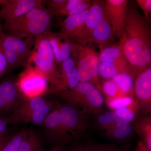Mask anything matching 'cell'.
Returning a JSON list of instances; mask_svg holds the SVG:
<instances>
[{"label": "cell", "instance_id": "ac0fdd59", "mask_svg": "<svg viewBox=\"0 0 151 151\" xmlns=\"http://www.w3.org/2000/svg\"><path fill=\"white\" fill-rule=\"evenodd\" d=\"M48 100L42 97H39L26 100L9 117L10 124H21L24 117L33 113L45 104Z\"/></svg>", "mask_w": 151, "mask_h": 151}, {"label": "cell", "instance_id": "f1b7e54d", "mask_svg": "<svg viewBox=\"0 0 151 151\" xmlns=\"http://www.w3.org/2000/svg\"><path fill=\"white\" fill-rule=\"evenodd\" d=\"M134 103V100L130 97H115L112 98L108 102V106L115 110L125 107H129Z\"/></svg>", "mask_w": 151, "mask_h": 151}, {"label": "cell", "instance_id": "74e56055", "mask_svg": "<svg viewBox=\"0 0 151 151\" xmlns=\"http://www.w3.org/2000/svg\"><path fill=\"white\" fill-rule=\"evenodd\" d=\"M104 114L109 122L110 125V128H111L115 124L118 118L116 116L114 111H106Z\"/></svg>", "mask_w": 151, "mask_h": 151}, {"label": "cell", "instance_id": "836d02e7", "mask_svg": "<svg viewBox=\"0 0 151 151\" xmlns=\"http://www.w3.org/2000/svg\"><path fill=\"white\" fill-rule=\"evenodd\" d=\"M90 151H124L118 147L112 145H92L89 146Z\"/></svg>", "mask_w": 151, "mask_h": 151}, {"label": "cell", "instance_id": "f546056e", "mask_svg": "<svg viewBox=\"0 0 151 151\" xmlns=\"http://www.w3.org/2000/svg\"><path fill=\"white\" fill-rule=\"evenodd\" d=\"M114 112L118 118L128 123L134 122L136 118L134 112L128 107L117 109L114 111Z\"/></svg>", "mask_w": 151, "mask_h": 151}, {"label": "cell", "instance_id": "277c9868", "mask_svg": "<svg viewBox=\"0 0 151 151\" xmlns=\"http://www.w3.org/2000/svg\"><path fill=\"white\" fill-rule=\"evenodd\" d=\"M35 44V37L20 39L4 34L0 39V48L4 54L9 72L24 65Z\"/></svg>", "mask_w": 151, "mask_h": 151}, {"label": "cell", "instance_id": "e575fe53", "mask_svg": "<svg viewBox=\"0 0 151 151\" xmlns=\"http://www.w3.org/2000/svg\"><path fill=\"white\" fill-rule=\"evenodd\" d=\"M136 2L142 10L143 13L145 15L144 16L148 21L150 22V16L151 13V0H137Z\"/></svg>", "mask_w": 151, "mask_h": 151}, {"label": "cell", "instance_id": "ba28073f", "mask_svg": "<svg viewBox=\"0 0 151 151\" xmlns=\"http://www.w3.org/2000/svg\"><path fill=\"white\" fill-rule=\"evenodd\" d=\"M26 100L16 82L10 79L0 83V117H9Z\"/></svg>", "mask_w": 151, "mask_h": 151}, {"label": "cell", "instance_id": "83f0119b", "mask_svg": "<svg viewBox=\"0 0 151 151\" xmlns=\"http://www.w3.org/2000/svg\"><path fill=\"white\" fill-rule=\"evenodd\" d=\"M28 130L23 129L9 140L1 151H17L27 135Z\"/></svg>", "mask_w": 151, "mask_h": 151}, {"label": "cell", "instance_id": "e0dca14e", "mask_svg": "<svg viewBox=\"0 0 151 151\" xmlns=\"http://www.w3.org/2000/svg\"><path fill=\"white\" fill-rule=\"evenodd\" d=\"M95 85L89 82L80 83L75 88L59 93L66 103L76 107L81 104L87 94L96 89Z\"/></svg>", "mask_w": 151, "mask_h": 151}, {"label": "cell", "instance_id": "1f68e13d", "mask_svg": "<svg viewBox=\"0 0 151 151\" xmlns=\"http://www.w3.org/2000/svg\"><path fill=\"white\" fill-rule=\"evenodd\" d=\"M102 89L106 95L111 97V99L115 98L119 90L116 84L112 80L105 81L102 86Z\"/></svg>", "mask_w": 151, "mask_h": 151}, {"label": "cell", "instance_id": "f35d334b", "mask_svg": "<svg viewBox=\"0 0 151 151\" xmlns=\"http://www.w3.org/2000/svg\"><path fill=\"white\" fill-rule=\"evenodd\" d=\"M10 124L8 117L0 118V134L7 130V126Z\"/></svg>", "mask_w": 151, "mask_h": 151}, {"label": "cell", "instance_id": "f6af8a7d", "mask_svg": "<svg viewBox=\"0 0 151 151\" xmlns=\"http://www.w3.org/2000/svg\"><path fill=\"white\" fill-rule=\"evenodd\" d=\"M4 33L3 32V29H2L0 25V39H1V38L4 35Z\"/></svg>", "mask_w": 151, "mask_h": 151}, {"label": "cell", "instance_id": "4dcf8cb0", "mask_svg": "<svg viewBox=\"0 0 151 151\" xmlns=\"http://www.w3.org/2000/svg\"><path fill=\"white\" fill-rule=\"evenodd\" d=\"M67 0H50L47 1V9H46L52 16L58 14L65 6Z\"/></svg>", "mask_w": 151, "mask_h": 151}, {"label": "cell", "instance_id": "ab89813d", "mask_svg": "<svg viewBox=\"0 0 151 151\" xmlns=\"http://www.w3.org/2000/svg\"><path fill=\"white\" fill-rule=\"evenodd\" d=\"M134 151H151L146 147L141 140L138 142L137 147Z\"/></svg>", "mask_w": 151, "mask_h": 151}, {"label": "cell", "instance_id": "7c38bea8", "mask_svg": "<svg viewBox=\"0 0 151 151\" xmlns=\"http://www.w3.org/2000/svg\"><path fill=\"white\" fill-rule=\"evenodd\" d=\"M0 19L9 21L35 8L43 7L41 0H0Z\"/></svg>", "mask_w": 151, "mask_h": 151}, {"label": "cell", "instance_id": "8d00e7d4", "mask_svg": "<svg viewBox=\"0 0 151 151\" xmlns=\"http://www.w3.org/2000/svg\"><path fill=\"white\" fill-rule=\"evenodd\" d=\"M7 62L4 54L0 48V77L6 71Z\"/></svg>", "mask_w": 151, "mask_h": 151}, {"label": "cell", "instance_id": "ee69618b", "mask_svg": "<svg viewBox=\"0 0 151 151\" xmlns=\"http://www.w3.org/2000/svg\"><path fill=\"white\" fill-rule=\"evenodd\" d=\"M63 147H59V146H56L54 149L50 150L49 151H63Z\"/></svg>", "mask_w": 151, "mask_h": 151}, {"label": "cell", "instance_id": "4fadbf2b", "mask_svg": "<svg viewBox=\"0 0 151 151\" xmlns=\"http://www.w3.org/2000/svg\"><path fill=\"white\" fill-rule=\"evenodd\" d=\"M44 35L51 45L57 63L63 62L72 55L76 42L60 32H48Z\"/></svg>", "mask_w": 151, "mask_h": 151}, {"label": "cell", "instance_id": "d6a6232c", "mask_svg": "<svg viewBox=\"0 0 151 151\" xmlns=\"http://www.w3.org/2000/svg\"><path fill=\"white\" fill-rule=\"evenodd\" d=\"M84 0H67V3L63 9L58 14L69 15L71 12L73 10L81 3L83 2Z\"/></svg>", "mask_w": 151, "mask_h": 151}, {"label": "cell", "instance_id": "7402d4cb", "mask_svg": "<svg viewBox=\"0 0 151 151\" xmlns=\"http://www.w3.org/2000/svg\"><path fill=\"white\" fill-rule=\"evenodd\" d=\"M133 129L130 123L118 118L114 125L107 131V135L116 140L126 141L132 134Z\"/></svg>", "mask_w": 151, "mask_h": 151}, {"label": "cell", "instance_id": "3957f363", "mask_svg": "<svg viewBox=\"0 0 151 151\" xmlns=\"http://www.w3.org/2000/svg\"><path fill=\"white\" fill-rule=\"evenodd\" d=\"M52 16L44 7L35 8L16 18L4 22L8 35L19 38L35 37L50 32Z\"/></svg>", "mask_w": 151, "mask_h": 151}, {"label": "cell", "instance_id": "9a60e30c", "mask_svg": "<svg viewBox=\"0 0 151 151\" xmlns=\"http://www.w3.org/2000/svg\"><path fill=\"white\" fill-rule=\"evenodd\" d=\"M106 16L105 1H93L86 14L85 28L81 39L77 42L89 37L93 30Z\"/></svg>", "mask_w": 151, "mask_h": 151}, {"label": "cell", "instance_id": "5b68a950", "mask_svg": "<svg viewBox=\"0 0 151 151\" xmlns=\"http://www.w3.org/2000/svg\"><path fill=\"white\" fill-rule=\"evenodd\" d=\"M72 55L76 60L80 83L89 82L101 88L98 81L99 53L86 44L76 42Z\"/></svg>", "mask_w": 151, "mask_h": 151}, {"label": "cell", "instance_id": "5bb4252c", "mask_svg": "<svg viewBox=\"0 0 151 151\" xmlns=\"http://www.w3.org/2000/svg\"><path fill=\"white\" fill-rule=\"evenodd\" d=\"M89 9L68 16L60 24V32L75 42L80 40L85 28L86 16Z\"/></svg>", "mask_w": 151, "mask_h": 151}, {"label": "cell", "instance_id": "ffe728a7", "mask_svg": "<svg viewBox=\"0 0 151 151\" xmlns=\"http://www.w3.org/2000/svg\"><path fill=\"white\" fill-rule=\"evenodd\" d=\"M101 49L99 54L100 62L113 63L127 70L129 74L128 63L119 45L117 46H109L105 48L101 47Z\"/></svg>", "mask_w": 151, "mask_h": 151}, {"label": "cell", "instance_id": "9c48e42d", "mask_svg": "<svg viewBox=\"0 0 151 151\" xmlns=\"http://www.w3.org/2000/svg\"><path fill=\"white\" fill-rule=\"evenodd\" d=\"M128 6V1L127 0L105 1L106 16L114 34L119 38L124 33Z\"/></svg>", "mask_w": 151, "mask_h": 151}, {"label": "cell", "instance_id": "7a4b0ae2", "mask_svg": "<svg viewBox=\"0 0 151 151\" xmlns=\"http://www.w3.org/2000/svg\"><path fill=\"white\" fill-rule=\"evenodd\" d=\"M57 64L53 50L44 34L35 37L34 45L24 66H31L38 70L53 90L60 93L67 89Z\"/></svg>", "mask_w": 151, "mask_h": 151}, {"label": "cell", "instance_id": "6da1fadb", "mask_svg": "<svg viewBox=\"0 0 151 151\" xmlns=\"http://www.w3.org/2000/svg\"><path fill=\"white\" fill-rule=\"evenodd\" d=\"M150 22L137 9L128 5L125 28L119 45L127 60L129 74L133 78L151 66Z\"/></svg>", "mask_w": 151, "mask_h": 151}, {"label": "cell", "instance_id": "8992f818", "mask_svg": "<svg viewBox=\"0 0 151 151\" xmlns=\"http://www.w3.org/2000/svg\"><path fill=\"white\" fill-rule=\"evenodd\" d=\"M25 67L16 81L22 95L26 100L42 97L48 89L49 83L46 78L34 68Z\"/></svg>", "mask_w": 151, "mask_h": 151}, {"label": "cell", "instance_id": "30bf717a", "mask_svg": "<svg viewBox=\"0 0 151 151\" xmlns=\"http://www.w3.org/2000/svg\"><path fill=\"white\" fill-rule=\"evenodd\" d=\"M54 107L47 117L43 125L47 136L56 146L63 147L70 142L65 132L57 105Z\"/></svg>", "mask_w": 151, "mask_h": 151}, {"label": "cell", "instance_id": "603a6c76", "mask_svg": "<svg viewBox=\"0 0 151 151\" xmlns=\"http://www.w3.org/2000/svg\"><path fill=\"white\" fill-rule=\"evenodd\" d=\"M55 102L52 100L48 101L40 108L24 117L21 124H32L36 125H43L44 122L50 111L54 108Z\"/></svg>", "mask_w": 151, "mask_h": 151}, {"label": "cell", "instance_id": "60d3db41", "mask_svg": "<svg viewBox=\"0 0 151 151\" xmlns=\"http://www.w3.org/2000/svg\"><path fill=\"white\" fill-rule=\"evenodd\" d=\"M11 137H12L10 136L8 130L7 129L4 132L0 134V144Z\"/></svg>", "mask_w": 151, "mask_h": 151}, {"label": "cell", "instance_id": "d6986e66", "mask_svg": "<svg viewBox=\"0 0 151 151\" xmlns=\"http://www.w3.org/2000/svg\"><path fill=\"white\" fill-rule=\"evenodd\" d=\"M61 72L67 89H73L80 83L76 60L72 55L61 63Z\"/></svg>", "mask_w": 151, "mask_h": 151}, {"label": "cell", "instance_id": "7bdbcfd3", "mask_svg": "<svg viewBox=\"0 0 151 151\" xmlns=\"http://www.w3.org/2000/svg\"><path fill=\"white\" fill-rule=\"evenodd\" d=\"M10 139L6 140L4 142H3L2 143H1L0 144V151L6 145V144L8 142L9 140Z\"/></svg>", "mask_w": 151, "mask_h": 151}, {"label": "cell", "instance_id": "4316f807", "mask_svg": "<svg viewBox=\"0 0 151 151\" xmlns=\"http://www.w3.org/2000/svg\"><path fill=\"white\" fill-rule=\"evenodd\" d=\"M112 80L122 93L127 94L132 91L134 86L133 77L128 73H119L115 75Z\"/></svg>", "mask_w": 151, "mask_h": 151}, {"label": "cell", "instance_id": "52a82bcc", "mask_svg": "<svg viewBox=\"0 0 151 151\" xmlns=\"http://www.w3.org/2000/svg\"><path fill=\"white\" fill-rule=\"evenodd\" d=\"M65 132L70 142L79 139L89 127L85 111L66 103L57 105Z\"/></svg>", "mask_w": 151, "mask_h": 151}, {"label": "cell", "instance_id": "44dd1931", "mask_svg": "<svg viewBox=\"0 0 151 151\" xmlns=\"http://www.w3.org/2000/svg\"><path fill=\"white\" fill-rule=\"evenodd\" d=\"M133 129L139 136L141 141L151 151V120L150 116H141L134 120Z\"/></svg>", "mask_w": 151, "mask_h": 151}, {"label": "cell", "instance_id": "2e32d148", "mask_svg": "<svg viewBox=\"0 0 151 151\" xmlns=\"http://www.w3.org/2000/svg\"><path fill=\"white\" fill-rule=\"evenodd\" d=\"M114 35L112 27L106 16L93 30L89 37L76 42L83 44L94 43L102 46L109 44Z\"/></svg>", "mask_w": 151, "mask_h": 151}, {"label": "cell", "instance_id": "b9f144b4", "mask_svg": "<svg viewBox=\"0 0 151 151\" xmlns=\"http://www.w3.org/2000/svg\"><path fill=\"white\" fill-rule=\"evenodd\" d=\"M69 151H90L89 146H78L74 147Z\"/></svg>", "mask_w": 151, "mask_h": 151}, {"label": "cell", "instance_id": "d4e9b609", "mask_svg": "<svg viewBox=\"0 0 151 151\" xmlns=\"http://www.w3.org/2000/svg\"><path fill=\"white\" fill-rule=\"evenodd\" d=\"M17 151H43L37 134L34 131H28Z\"/></svg>", "mask_w": 151, "mask_h": 151}, {"label": "cell", "instance_id": "d590c367", "mask_svg": "<svg viewBox=\"0 0 151 151\" xmlns=\"http://www.w3.org/2000/svg\"><path fill=\"white\" fill-rule=\"evenodd\" d=\"M97 117V123L98 126L103 129L108 131L110 128V125L104 113H99L95 114Z\"/></svg>", "mask_w": 151, "mask_h": 151}, {"label": "cell", "instance_id": "cb8c5ba5", "mask_svg": "<svg viewBox=\"0 0 151 151\" xmlns=\"http://www.w3.org/2000/svg\"><path fill=\"white\" fill-rule=\"evenodd\" d=\"M103 103L104 99L101 92L96 89L85 96L79 106L96 114L100 112Z\"/></svg>", "mask_w": 151, "mask_h": 151}, {"label": "cell", "instance_id": "484cf974", "mask_svg": "<svg viewBox=\"0 0 151 151\" xmlns=\"http://www.w3.org/2000/svg\"><path fill=\"white\" fill-rule=\"evenodd\" d=\"M98 73L103 78L112 79L119 73H128L127 70L113 63L101 62L98 66Z\"/></svg>", "mask_w": 151, "mask_h": 151}, {"label": "cell", "instance_id": "8fae6325", "mask_svg": "<svg viewBox=\"0 0 151 151\" xmlns=\"http://www.w3.org/2000/svg\"><path fill=\"white\" fill-rule=\"evenodd\" d=\"M134 86L138 108L145 114L150 113L151 109V66L137 76Z\"/></svg>", "mask_w": 151, "mask_h": 151}]
</instances>
